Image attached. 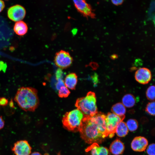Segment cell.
Instances as JSON below:
<instances>
[{
  "instance_id": "d6986e66",
  "label": "cell",
  "mask_w": 155,
  "mask_h": 155,
  "mask_svg": "<svg viewBox=\"0 0 155 155\" xmlns=\"http://www.w3.org/2000/svg\"><path fill=\"white\" fill-rule=\"evenodd\" d=\"M126 123L128 130L131 131H135L138 126V123L135 119H129L127 121Z\"/></svg>"
},
{
  "instance_id": "277c9868",
  "label": "cell",
  "mask_w": 155,
  "mask_h": 155,
  "mask_svg": "<svg viewBox=\"0 0 155 155\" xmlns=\"http://www.w3.org/2000/svg\"><path fill=\"white\" fill-rule=\"evenodd\" d=\"M84 117L81 111L76 108L66 112L63 116L62 123L68 130L77 132L79 131Z\"/></svg>"
},
{
  "instance_id": "6da1fadb",
  "label": "cell",
  "mask_w": 155,
  "mask_h": 155,
  "mask_svg": "<svg viewBox=\"0 0 155 155\" xmlns=\"http://www.w3.org/2000/svg\"><path fill=\"white\" fill-rule=\"evenodd\" d=\"M106 115L98 112L93 116L84 117L79 131L81 138L86 143L99 144L108 136L105 123Z\"/></svg>"
},
{
  "instance_id": "d4e9b609",
  "label": "cell",
  "mask_w": 155,
  "mask_h": 155,
  "mask_svg": "<svg viewBox=\"0 0 155 155\" xmlns=\"http://www.w3.org/2000/svg\"><path fill=\"white\" fill-rule=\"evenodd\" d=\"M8 102V99L2 97L0 98V106H5L7 104Z\"/></svg>"
},
{
  "instance_id": "7c38bea8",
  "label": "cell",
  "mask_w": 155,
  "mask_h": 155,
  "mask_svg": "<svg viewBox=\"0 0 155 155\" xmlns=\"http://www.w3.org/2000/svg\"><path fill=\"white\" fill-rule=\"evenodd\" d=\"M86 151H90L91 155H109V150L106 148L100 146L96 143L91 144Z\"/></svg>"
},
{
  "instance_id": "9a60e30c",
  "label": "cell",
  "mask_w": 155,
  "mask_h": 155,
  "mask_svg": "<svg viewBox=\"0 0 155 155\" xmlns=\"http://www.w3.org/2000/svg\"><path fill=\"white\" fill-rule=\"evenodd\" d=\"M27 24L22 21L17 22L14 27V30L18 35L22 36L25 34L28 30Z\"/></svg>"
},
{
  "instance_id": "5bb4252c",
  "label": "cell",
  "mask_w": 155,
  "mask_h": 155,
  "mask_svg": "<svg viewBox=\"0 0 155 155\" xmlns=\"http://www.w3.org/2000/svg\"><path fill=\"white\" fill-rule=\"evenodd\" d=\"M78 81L77 76L75 73H71L65 77L64 81L65 86L68 88L74 90Z\"/></svg>"
},
{
  "instance_id": "44dd1931",
  "label": "cell",
  "mask_w": 155,
  "mask_h": 155,
  "mask_svg": "<svg viewBox=\"0 0 155 155\" xmlns=\"http://www.w3.org/2000/svg\"><path fill=\"white\" fill-rule=\"evenodd\" d=\"M58 90V96L60 98H66L70 94L69 90L65 86L61 87Z\"/></svg>"
},
{
  "instance_id": "e0dca14e",
  "label": "cell",
  "mask_w": 155,
  "mask_h": 155,
  "mask_svg": "<svg viewBox=\"0 0 155 155\" xmlns=\"http://www.w3.org/2000/svg\"><path fill=\"white\" fill-rule=\"evenodd\" d=\"M128 131L126 123L121 121L119 123L116 127L115 133L119 137H122L127 135Z\"/></svg>"
},
{
  "instance_id": "7a4b0ae2",
  "label": "cell",
  "mask_w": 155,
  "mask_h": 155,
  "mask_svg": "<svg viewBox=\"0 0 155 155\" xmlns=\"http://www.w3.org/2000/svg\"><path fill=\"white\" fill-rule=\"evenodd\" d=\"M14 100L19 107L26 111H34L39 104L37 91L31 87L19 88Z\"/></svg>"
},
{
  "instance_id": "8992f818",
  "label": "cell",
  "mask_w": 155,
  "mask_h": 155,
  "mask_svg": "<svg viewBox=\"0 0 155 155\" xmlns=\"http://www.w3.org/2000/svg\"><path fill=\"white\" fill-rule=\"evenodd\" d=\"M73 60L69 53L64 50H61L56 53L54 58L55 65L61 69H65L70 66Z\"/></svg>"
},
{
  "instance_id": "ac0fdd59",
  "label": "cell",
  "mask_w": 155,
  "mask_h": 155,
  "mask_svg": "<svg viewBox=\"0 0 155 155\" xmlns=\"http://www.w3.org/2000/svg\"><path fill=\"white\" fill-rule=\"evenodd\" d=\"M135 99L134 96L131 94L125 95L122 99V104L127 108H131L133 106L135 103Z\"/></svg>"
},
{
  "instance_id": "f1b7e54d",
  "label": "cell",
  "mask_w": 155,
  "mask_h": 155,
  "mask_svg": "<svg viewBox=\"0 0 155 155\" xmlns=\"http://www.w3.org/2000/svg\"><path fill=\"white\" fill-rule=\"evenodd\" d=\"M5 5L4 2L1 0H0V12L5 7Z\"/></svg>"
},
{
  "instance_id": "4316f807",
  "label": "cell",
  "mask_w": 155,
  "mask_h": 155,
  "mask_svg": "<svg viewBox=\"0 0 155 155\" xmlns=\"http://www.w3.org/2000/svg\"><path fill=\"white\" fill-rule=\"evenodd\" d=\"M112 3L115 5H119L121 4L123 2V0H113L111 1Z\"/></svg>"
},
{
  "instance_id": "83f0119b",
  "label": "cell",
  "mask_w": 155,
  "mask_h": 155,
  "mask_svg": "<svg viewBox=\"0 0 155 155\" xmlns=\"http://www.w3.org/2000/svg\"><path fill=\"white\" fill-rule=\"evenodd\" d=\"M5 125V121L2 116H0V129H3Z\"/></svg>"
},
{
  "instance_id": "4fadbf2b",
  "label": "cell",
  "mask_w": 155,
  "mask_h": 155,
  "mask_svg": "<svg viewBox=\"0 0 155 155\" xmlns=\"http://www.w3.org/2000/svg\"><path fill=\"white\" fill-rule=\"evenodd\" d=\"M125 149L123 143L119 138L113 141L109 147V150L113 155H119L122 154Z\"/></svg>"
},
{
  "instance_id": "ffe728a7",
  "label": "cell",
  "mask_w": 155,
  "mask_h": 155,
  "mask_svg": "<svg viewBox=\"0 0 155 155\" xmlns=\"http://www.w3.org/2000/svg\"><path fill=\"white\" fill-rule=\"evenodd\" d=\"M155 86H151L147 89L146 94L148 99L152 101H154L155 99Z\"/></svg>"
},
{
  "instance_id": "1f68e13d",
  "label": "cell",
  "mask_w": 155,
  "mask_h": 155,
  "mask_svg": "<svg viewBox=\"0 0 155 155\" xmlns=\"http://www.w3.org/2000/svg\"><path fill=\"white\" fill-rule=\"evenodd\" d=\"M30 155H42L41 154L38 152H34Z\"/></svg>"
},
{
  "instance_id": "ba28073f",
  "label": "cell",
  "mask_w": 155,
  "mask_h": 155,
  "mask_svg": "<svg viewBox=\"0 0 155 155\" xmlns=\"http://www.w3.org/2000/svg\"><path fill=\"white\" fill-rule=\"evenodd\" d=\"M32 149L27 140H21L14 143L12 150L15 155H30Z\"/></svg>"
},
{
  "instance_id": "9c48e42d",
  "label": "cell",
  "mask_w": 155,
  "mask_h": 155,
  "mask_svg": "<svg viewBox=\"0 0 155 155\" xmlns=\"http://www.w3.org/2000/svg\"><path fill=\"white\" fill-rule=\"evenodd\" d=\"M73 3L77 10L84 16L91 17L94 16L90 5L85 1L73 0Z\"/></svg>"
},
{
  "instance_id": "52a82bcc",
  "label": "cell",
  "mask_w": 155,
  "mask_h": 155,
  "mask_svg": "<svg viewBox=\"0 0 155 155\" xmlns=\"http://www.w3.org/2000/svg\"><path fill=\"white\" fill-rule=\"evenodd\" d=\"M26 11L24 8L21 5H16L10 7L7 11L8 18L14 22L22 20L24 18Z\"/></svg>"
},
{
  "instance_id": "7402d4cb",
  "label": "cell",
  "mask_w": 155,
  "mask_h": 155,
  "mask_svg": "<svg viewBox=\"0 0 155 155\" xmlns=\"http://www.w3.org/2000/svg\"><path fill=\"white\" fill-rule=\"evenodd\" d=\"M155 102L152 101L147 104L146 108V111L152 116L155 115Z\"/></svg>"
},
{
  "instance_id": "484cf974",
  "label": "cell",
  "mask_w": 155,
  "mask_h": 155,
  "mask_svg": "<svg viewBox=\"0 0 155 155\" xmlns=\"http://www.w3.org/2000/svg\"><path fill=\"white\" fill-rule=\"evenodd\" d=\"M7 67V65L2 61H0V71L2 70L5 71Z\"/></svg>"
},
{
  "instance_id": "d6a6232c",
  "label": "cell",
  "mask_w": 155,
  "mask_h": 155,
  "mask_svg": "<svg viewBox=\"0 0 155 155\" xmlns=\"http://www.w3.org/2000/svg\"><path fill=\"white\" fill-rule=\"evenodd\" d=\"M59 155H60L59 154Z\"/></svg>"
},
{
  "instance_id": "f546056e",
  "label": "cell",
  "mask_w": 155,
  "mask_h": 155,
  "mask_svg": "<svg viewBox=\"0 0 155 155\" xmlns=\"http://www.w3.org/2000/svg\"><path fill=\"white\" fill-rule=\"evenodd\" d=\"M111 57L112 59H114L118 58V56L116 54H113L111 56Z\"/></svg>"
},
{
  "instance_id": "2e32d148",
  "label": "cell",
  "mask_w": 155,
  "mask_h": 155,
  "mask_svg": "<svg viewBox=\"0 0 155 155\" xmlns=\"http://www.w3.org/2000/svg\"><path fill=\"white\" fill-rule=\"evenodd\" d=\"M111 111L113 113L121 117H125L126 112L125 107L122 103L119 102L114 104L112 107Z\"/></svg>"
},
{
  "instance_id": "3957f363",
  "label": "cell",
  "mask_w": 155,
  "mask_h": 155,
  "mask_svg": "<svg viewBox=\"0 0 155 155\" xmlns=\"http://www.w3.org/2000/svg\"><path fill=\"white\" fill-rule=\"evenodd\" d=\"M95 93L88 92L85 97L78 98L75 105L84 114L85 117L93 116L98 112Z\"/></svg>"
},
{
  "instance_id": "30bf717a",
  "label": "cell",
  "mask_w": 155,
  "mask_h": 155,
  "mask_svg": "<svg viewBox=\"0 0 155 155\" xmlns=\"http://www.w3.org/2000/svg\"><path fill=\"white\" fill-rule=\"evenodd\" d=\"M135 77L136 80L139 83L146 84L151 80V73L149 69L145 67L141 68L136 71Z\"/></svg>"
},
{
  "instance_id": "5b68a950",
  "label": "cell",
  "mask_w": 155,
  "mask_h": 155,
  "mask_svg": "<svg viewBox=\"0 0 155 155\" xmlns=\"http://www.w3.org/2000/svg\"><path fill=\"white\" fill-rule=\"evenodd\" d=\"M125 118L110 112L106 115L105 123L106 129L109 137L112 138L114 136L117 125L120 122L123 121Z\"/></svg>"
},
{
  "instance_id": "cb8c5ba5",
  "label": "cell",
  "mask_w": 155,
  "mask_h": 155,
  "mask_svg": "<svg viewBox=\"0 0 155 155\" xmlns=\"http://www.w3.org/2000/svg\"><path fill=\"white\" fill-rule=\"evenodd\" d=\"M57 82L56 83V88L57 90H59L61 87L65 86L64 82L62 78L57 80Z\"/></svg>"
},
{
  "instance_id": "4dcf8cb0",
  "label": "cell",
  "mask_w": 155,
  "mask_h": 155,
  "mask_svg": "<svg viewBox=\"0 0 155 155\" xmlns=\"http://www.w3.org/2000/svg\"><path fill=\"white\" fill-rule=\"evenodd\" d=\"M9 105L11 107H13V108L14 107V104L12 100L9 102Z\"/></svg>"
},
{
  "instance_id": "8fae6325",
  "label": "cell",
  "mask_w": 155,
  "mask_h": 155,
  "mask_svg": "<svg viewBox=\"0 0 155 155\" xmlns=\"http://www.w3.org/2000/svg\"><path fill=\"white\" fill-rule=\"evenodd\" d=\"M148 144V141L146 138L142 136H137L132 141L131 147L133 151L141 152L145 151Z\"/></svg>"
},
{
  "instance_id": "603a6c76",
  "label": "cell",
  "mask_w": 155,
  "mask_h": 155,
  "mask_svg": "<svg viewBox=\"0 0 155 155\" xmlns=\"http://www.w3.org/2000/svg\"><path fill=\"white\" fill-rule=\"evenodd\" d=\"M146 152L148 155H155V144L149 145L146 149Z\"/></svg>"
}]
</instances>
